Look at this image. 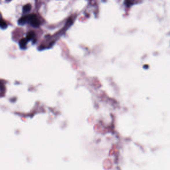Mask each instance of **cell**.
<instances>
[{
	"mask_svg": "<svg viewBox=\"0 0 170 170\" xmlns=\"http://www.w3.org/2000/svg\"><path fill=\"white\" fill-rule=\"evenodd\" d=\"M28 23V18H27V16H23L21 18H20L19 21H18V23L20 25H24L26 23Z\"/></svg>",
	"mask_w": 170,
	"mask_h": 170,
	"instance_id": "obj_3",
	"label": "cell"
},
{
	"mask_svg": "<svg viewBox=\"0 0 170 170\" xmlns=\"http://www.w3.org/2000/svg\"><path fill=\"white\" fill-rule=\"evenodd\" d=\"M28 23H30L32 26L35 28H38L40 25V22L38 19L36 15L34 14H29L27 16Z\"/></svg>",
	"mask_w": 170,
	"mask_h": 170,
	"instance_id": "obj_1",
	"label": "cell"
},
{
	"mask_svg": "<svg viewBox=\"0 0 170 170\" xmlns=\"http://www.w3.org/2000/svg\"><path fill=\"white\" fill-rule=\"evenodd\" d=\"M35 36H36L35 33L34 32L31 31V32H30L28 33L25 39L28 40V41H31V40L34 39V38H35Z\"/></svg>",
	"mask_w": 170,
	"mask_h": 170,
	"instance_id": "obj_4",
	"label": "cell"
},
{
	"mask_svg": "<svg viewBox=\"0 0 170 170\" xmlns=\"http://www.w3.org/2000/svg\"><path fill=\"white\" fill-rule=\"evenodd\" d=\"M8 27V25L5 21H4L2 18L0 19V28L5 29Z\"/></svg>",
	"mask_w": 170,
	"mask_h": 170,
	"instance_id": "obj_6",
	"label": "cell"
},
{
	"mask_svg": "<svg viewBox=\"0 0 170 170\" xmlns=\"http://www.w3.org/2000/svg\"><path fill=\"white\" fill-rule=\"evenodd\" d=\"M32 9V6L30 4H28L24 6L23 8V13H27L31 11Z\"/></svg>",
	"mask_w": 170,
	"mask_h": 170,
	"instance_id": "obj_5",
	"label": "cell"
},
{
	"mask_svg": "<svg viewBox=\"0 0 170 170\" xmlns=\"http://www.w3.org/2000/svg\"><path fill=\"white\" fill-rule=\"evenodd\" d=\"M28 42V40H27L25 38H23L22 39L20 40V42H19V45H20V47L22 48V49H25L26 48V46H27V43Z\"/></svg>",
	"mask_w": 170,
	"mask_h": 170,
	"instance_id": "obj_2",
	"label": "cell"
}]
</instances>
